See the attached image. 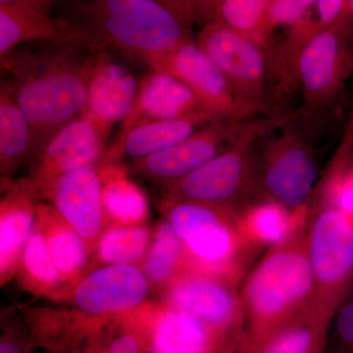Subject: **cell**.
I'll return each instance as SVG.
<instances>
[{
  "label": "cell",
  "instance_id": "1",
  "mask_svg": "<svg viewBox=\"0 0 353 353\" xmlns=\"http://www.w3.org/2000/svg\"><path fill=\"white\" fill-rule=\"evenodd\" d=\"M108 51L81 37L21 44L0 58L8 90L32 132L30 161L87 108L88 87Z\"/></svg>",
  "mask_w": 353,
  "mask_h": 353
},
{
  "label": "cell",
  "instance_id": "2",
  "mask_svg": "<svg viewBox=\"0 0 353 353\" xmlns=\"http://www.w3.org/2000/svg\"><path fill=\"white\" fill-rule=\"evenodd\" d=\"M55 18L102 50H116L148 67L187 41L190 30L163 1L88 0L57 4Z\"/></svg>",
  "mask_w": 353,
  "mask_h": 353
},
{
  "label": "cell",
  "instance_id": "3",
  "mask_svg": "<svg viewBox=\"0 0 353 353\" xmlns=\"http://www.w3.org/2000/svg\"><path fill=\"white\" fill-rule=\"evenodd\" d=\"M305 232L306 228L292 240L271 248L243 281L240 292L248 347L315 303Z\"/></svg>",
  "mask_w": 353,
  "mask_h": 353
},
{
  "label": "cell",
  "instance_id": "4",
  "mask_svg": "<svg viewBox=\"0 0 353 353\" xmlns=\"http://www.w3.org/2000/svg\"><path fill=\"white\" fill-rule=\"evenodd\" d=\"M158 210L182 240L190 268L239 282L254 250L232 209L161 197Z\"/></svg>",
  "mask_w": 353,
  "mask_h": 353
},
{
  "label": "cell",
  "instance_id": "5",
  "mask_svg": "<svg viewBox=\"0 0 353 353\" xmlns=\"http://www.w3.org/2000/svg\"><path fill=\"white\" fill-rule=\"evenodd\" d=\"M299 113L250 120L245 131L225 152L182 180L163 188L164 199L232 209L259 185L254 145L273 130L297 119Z\"/></svg>",
  "mask_w": 353,
  "mask_h": 353
},
{
  "label": "cell",
  "instance_id": "6",
  "mask_svg": "<svg viewBox=\"0 0 353 353\" xmlns=\"http://www.w3.org/2000/svg\"><path fill=\"white\" fill-rule=\"evenodd\" d=\"M306 252L315 283V303L333 316L353 285V224L322 202L309 215Z\"/></svg>",
  "mask_w": 353,
  "mask_h": 353
},
{
  "label": "cell",
  "instance_id": "7",
  "mask_svg": "<svg viewBox=\"0 0 353 353\" xmlns=\"http://www.w3.org/2000/svg\"><path fill=\"white\" fill-rule=\"evenodd\" d=\"M236 285L231 279L189 267L158 301L189 313L222 340L231 341L245 334V312Z\"/></svg>",
  "mask_w": 353,
  "mask_h": 353
},
{
  "label": "cell",
  "instance_id": "8",
  "mask_svg": "<svg viewBox=\"0 0 353 353\" xmlns=\"http://www.w3.org/2000/svg\"><path fill=\"white\" fill-rule=\"evenodd\" d=\"M289 124L265 146L257 183L263 197L297 211L308 206L318 168L312 145Z\"/></svg>",
  "mask_w": 353,
  "mask_h": 353
},
{
  "label": "cell",
  "instance_id": "9",
  "mask_svg": "<svg viewBox=\"0 0 353 353\" xmlns=\"http://www.w3.org/2000/svg\"><path fill=\"white\" fill-rule=\"evenodd\" d=\"M347 18L315 34L297 64L303 113L329 108L338 99L353 71V48Z\"/></svg>",
  "mask_w": 353,
  "mask_h": 353
},
{
  "label": "cell",
  "instance_id": "10",
  "mask_svg": "<svg viewBox=\"0 0 353 353\" xmlns=\"http://www.w3.org/2000/svg\"><path fill=\"white\" fill-rule=\"evenodd\" d=\"M153 294L141 267L105 265L88 272L51 301L90 317H110L141 307L153 301Z\"/></svg>",
  "mask_w": 353,
  "mask_h": 353
},
{
  "label": "cell",
  "instance_id": "11",
  "mask_svg": "<svg viewBox=\"0 0 353 353\" xmlns=\"http://www.w3.org/2000/svg\"><path fill=\"white\" fill-rule=\"evenodd\" d=\"M196 43L243 101L259 112L266 110L268 57L264 48L219 22L202 28Z\"/></svg>",
  "mask_w": 353,
  "mask_h": 353
},
{
  "label": "cell",
  "instance_id": "12",
  "mask_svg": "<svg viewBox=\"0 0 353 353\" xmlns=\"http://www.w3.org/2000/svg\"><path fill=\"white\" fill-rule=\"evenodd\" d=\"M150 68L179 79L194 92L201 108L219 119L241 122L259 112L236 94L196 41H187Z\"/></svg>",
  "mask_w": 353,
  "mask_h": 353
},
{
  "label": "cell",
  "instance_id": "13",
  "mask_svg": "<svg viewBox=\"0 0 353 353\" xmlns=\"http://www.w3.org/2000/svg\"><path fill=\"white\" fill-rule=\"evenodd\" d=\"M250 120L215 121L167 150L132 161L128 171L130 175L141 176L167 187L225 152L245 131Z\"/></svg>",
  "mask_w": 353,
  "mask_h": 353
},
{
  "label": "cell",
  "instance_id": "14",
  "mask_svg": "<svg viewBox=\"0 0 353 353\" xmlns=\"http://www.w3.org/2000/svg\"><path fill=\"white\" fill-rule=\"evenodd\" d=\"M108 137L83 116L58 132L32 162L31 173L27 176L39 201L46 199L53 185L65 174L99 164L108 150Z\"/></svg>",
  "mask_w": 353,
  "mask_h": 353
},
{
  "label": "cell",
  "instance_id": "15",
  "mask_svg": "<svg viewBox=\"0 0 353 353\" xmlns=\"http://www.w3.org/2000/svg\"><path fill=\"white\" fill-rule=\"evenodd\" d=\"M44 201L50 202L94 253L95 243L108 227L102 205L99 164L87 165L65 174L53 185Z\"/></svg>",
  "mask_w": 353,
  "mask_h": 353
},
{
  "label": "cell",
  "instance_id": "16",
  "mask_svg": "<svg viewBox=\"0 0 353 353\" xmlns=\"http://www.w3.org/2000/svg\"><path fill=\"white\" fill-rule=\"evenodd\" d=\"M0 201V285L15 278L21 256L38 214V196L27 178L1 183Z\"/></svg>",
  "mask_w": 353,
  "mask_h": 353
},
{
  "label": "cell",
  "instance_id": "17",
  "mask_svg": "<svg viewBox=\"0 0 353 353\" xmlns=\"http://www.w3.org/2000/svg\"><path fill=\"white\" fill-rule=\"evenodd\" d=\"M139 85L141 79L116 62L110 52H106L90 80L83 117L105 134H110L114 125L124 123L131 115L138 99Z\"/></svg>",
  "mask_w": 353,
  "mask_h": 353
},
{
  "label": "cell",
  "instance_id": "18",
  "mask_svg": "<svg viewBox=\"0 0 353 353\" xmlns=\"http://www.w3.org/2000/svg\"><path fill=\"white\" fill-rule=\"evenodd\" d=\"M158 299L131 312L99 317L71 353H150Z\"/></svg>",
  "mask_w": 353,
  "mask_h": 353
},
{
  "label": "cell",
  "instance_id": "19",
  "mask_svg": "<svg viewBox=\"0 0 353 353\" xmlns=\"http://www.w3.org/2000/svg\"><path fill=\"white\" fill-rule=\"evenodd\" d=\"M218 120L222 119L206 111H199L176 119L141 125L131 130L120 141H114L104 152L99 167L122 163L124 158L136 161L150 157L185 141L199 130Z\"/></svg>",
  "mask_w": 353,
  "mask_h": 353
},
{
  "label": "cell",
  "instance_id": "20",
  "mask_svg": "<svg viewBox=\"0 0 353 353\" xmlns=\"http://www.w3.org/2000/svg\"><path fill=\"white\" fill-rule=\"evenodd\" d=\"M199 111L205 110L185 83L168 74L152 71L141 79L136 106L115 141L146 123L176 119Z\"/></svg>",
  "mask_w": 353,
  "mask_h": 353
},
{
  "label": "cell",
  "instance_id": "21",
  "mask_svg": "<svg viewBox=\"0 0 353 353\" xmlns=\"http://www.w3.org/2000/svg\"><path fill=\"white\" fill-rule=\"evenodd\" d=\"M53 2L31 0L0 1V58L21 44L70 36L68 26L51 17Z\"/></svg>",
  "mask_w": 353,
  "mask_h": 353
},
{
  "label": "cell",
  "instance_id": "22",
  "mask_svg": "<svg viewBox=\"0 0 353 353\" xmlns=\"http://www.w3.org/2000/svg\"><path fill=\"white\" fill-rule=\"evenodd\" d=\"M37 226L41 230L51 257L63 280L62 290L72 287L92 270L94 253L87 241L65 222L50 204L39 202Z\"/></svg>",
  "mask_w": 353,
  "mask_h": 353
},
{
  "label": "cell",
  "instance_id": "23",
  "mask_svg": "<svg viewBox=\"0 0 353 353\" xmlns=\"http://www.w3.org/2000/svg\"><path fill=\"white\" fill-rule=\"evenodd\" d=\"M309 209L290 211L282 204L262 197L239 212L241 234L256 252L265 246L276 248L287 243L307 226Z\"/></svg>",
  "mask_w": 353,
  "mask_h": 353
},
{
  "label": "cell",
  "instance_id": "24",
  "mask_svg": "<svg viewBox=\"0 0 353 353\" xmlns=\"http://www.w3.org/2000/svg\"><path fill=\"white\" fill-rule=\"evenodd\" d=\"M19 312L37 347L50 353H71L99 318L67 306H24Z\"/></svg>",
  "mask_w": 353,
  "mask_h": 353
},
{
  "label": "cell",
  "instance_id": "25",
  "mask_svg": "<svg viewBox=\"0 0 353 353\" xmlns=\"http://www.w3.org/2000/svg\"><path fill=\"white\" fill-rule=\"evenodd\" d=\"M332 316L316 303L267 336L245 353H325Z\"/></svg>",
  "mask_w": 353,
  "mask_h": 353
},
{
  "label": "cell",
  "instance_id": "26",
  "mask_svg": "<svg viewBox=\"0 0 353 353\" xmlns=\"http://www.w3.org/2000/svg\"><path fill=\"white\" fill-rule=\"evenodd\" d=\"M158 301L154 340L172 352L219 353L233 341L222 340L212 330L189 313L163 301Z\"/></svg>",
  "mask_w": 353,
  "mask_h": 353
},
{
  "label": "cell",
  "instance_id": "27",
  "mask_svg": "<svg viewBox=\"0 0 353 353\" xmlns=\"http://www.w3.org/2000/svg\"><path fill=\"white\" fill-rule=\"evenodd\" d=\"M102 183V205L108 226H141L150 220L148 197L130 179L123 163L99 167Z\"/></svg>",
  "mask_w": 353,
  "mask_h": 353
},
{
  "label": "cell",
  "instance_id": "28",
  "mask_svg": "<svg viewBox=\"0 0 353 353\" xmlns=\"http://www.w3.org/2000/svg\"><path fill=\"white\" fill-rule=\"evenodd\" d=\"M157 297L190 267L182 240L164 218L152 226V239L141 264Z\"/></svg>",
  "mask_w": 353,
  "mask_h": 353
},
{
  "label": "cell",
  "instance_id": "29",
  "mask_svg": "<svg viewBox=\"0 0 353 353\" xmlns=\"http://www.w3.org/2000/svg\"><path fill=\"white\" fill-rule=\"evenodd\" d=\"M31 125L1 85L0 92V176L1 183L12 182L21 166L32 154Z\"/></svg>",
  "mask_w": 353,
  "mask_h": 353
},
{
  "label": "cell",
  "instance_id": "30",
  "mask_svg": "<svg viewBox=\"0 0 353 353\" xmlns=\"http://www.w3.org/2000/svg\"><path fill=\"white\" fill-rule=\"evenodd\" d=\"M14 279L19 289L36 299L51 301L64 289L63 280L37 223Z\"/></svg>",
  "mask_w": 353,
  "mask_h": 353
},
{
  "label": "cell",
  "instance_id": "31",
  "mask_svg": "<svg viewBox=\"0 0 353 353\" xmlns=\"http://www.w3.org/2000/svg\"><path fill=\"white\" fill-rule=\"evenodd\" d=\"M152 226H108L95 243L92 269L105 265L141 266L150 248Z\"/></svg>",
  "mask_w": 353,
  "mask_h": 353
},
{
  "label": "cell",
  "instance_id": "32",
  "mask_svg": "<svg viewBox=\"0 0 353 353\" xmlns=\"http://www.w3.org/2000/svg\"><path fill=\"white\" fill-rule=\"evenodd\" d=\"M270 0L213 1V23L219 22L268 51L272 34L267 13Z\"/></svg>",
  "mask_w": 353,
  "mask_h": 353
},
{
  "label": "cell",
  "instance_id": "33",
  "mask_svg": "<svg viewBox=\"0 0 353 353\" xmlns=\"http://www.w3.org/2000/svg\"><path fill=\"white\" fill-rule=\"evenodd\" d=\"M322 202L341 211L353 224V167L341 162L327 181Z\"/></svg>",
  "mask_w": 353,
  "mask_h": 353
},
{
  "label": "cell",
  "instance_id": "34",
  "mask_svg": "<svg viewBox=\"0 0 353 353\" xmlns=\"http://www.w3.org/2000/svg\"><path fill=\"white\" fill-rule=\"evenodd\" d=\"M313 0H270L267 20L273 32L279 27L288 29L307 19L314 12Z\"/></svg>",
  "mask_w": 353,
  "mask_h": 353
},
{
  "label": "cell",
  "instance_id": "35",
  "mask_svg": "<svg viewBox=\"0 0 353 353\" xmlns=\"http://www.w3.org/2000/svg\"><path fill=\"white\" fill-rule=\"evenodd\" d=\"M1 330L0 353H31L37 347L22 315L17 317L11 314L2 320Z\"/></svg>",
  "mask_w": 353,
  "mask_h": 353
},
{
  "label": "cell",
  "instance_id": "36",
  "mask_svg": "<svg viewBox=\"0 0 353 353\" xmlns=\"http://www.w3.org/2000/svg\"><path fill=\"white\" fill-rule=\"evenodd\" d=\"M315 12L323 27H332L347 18V0H319Z\"/></svg>",
  "mask_w": 353,
  "mask_h": 353
},
{
  "label": "cell",
  "instance_id": "37",
  "mask_svg": "<svg viewBox=\"0 0 353 353\" xmlns=\"http://www.w3.org/2000/svg\"><path fill=\"white\" fill-rule=\"evenodd\" d=\"M336 331L345 347L353 350V299L340 309L336 317Z\"/></svg>",
  "mask_w": 353,
  "mask_h": 353
},
{
  "label": "cell",
  "instance_id": "38",
  "mask_svg": "<svg viewBox=\"0 0 353 353\" xmlns=\"http://www.w3.org/2000/svg\"><path fill=\"white\" fill-rule=\"evenodd\" d=\"M150 353H173L171 350H169L168 348L165 347L163 345L158 343L157 341L154 340V336H153V343L152 350H150Z\"/></svg>",
  "mask_w": 353,
  "mask_h": 353
},
{
  "label": "cell",
  "instance_id": "39",
  "mask_svg": "<svg viewBox=\"0 0 353 353\" xmlns=\"http://www.w3.org/2000/svg\"><path fill=\"white\" fill-rule=\"evenodd\" d=\"M347 134H348V137H347L348 139L353 138V113H352V119H350V126H348Z\"/></svg>",
  "mask_w": 353,
  "mask_h": 353
},
{
  "label": "cell",
  "instance_id": "40",
  "mask_svg": "<svg viewBox=\"0 0 353 353\" xmlns=\"http://www.w3.org/2000/svg\"><path fill=\"white\" fill-rule=\"evenodd\" d=\"M223 353H243V350H239V348H234V350H227V352Z\"/></svg>",
  "mask_w": 353,
  "mask_h": 353
},
{
  "label": "cell",
  "instance_id": "41",
  "mask_svg": "<svg viewBox=\"0 0 353 353\" xmlns=\"http://www.w3.org/2000/svg\"><path fill=\"white\" fill-rule=\"evenodd\" d=\"M336 353H347L345 352V347L340 348V350H338Z\"/></svg>",
  "mask_w": 353,
  "mask_h": 353
},
{
  "label": "cell",
  "instance_id": "42",
  "mask_svg": "<svg viewBox=\"0 0 353 353\" xmlns=\"http://www.w3.org/2000/svg\"><path fill=\"white\" fill-rule=\"evenodd\" d=\"M352 167H353V164H352Z\"/></svg>",
  "mask_w": 353,
  "mask_h": 353
}]
</instances>
